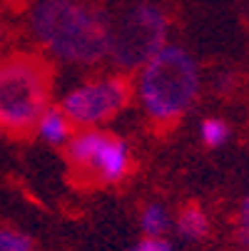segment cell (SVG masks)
Instances as JSON below:
<instances>
[{"instance_id": "obj_1", "label": "cell", "mask_w": 249, "mask_h": 251, "mask_svg": "<svg viewBox=\"0 0 249 251\" xmlns=\"http://www.w3.org/2000/svg\"><path fill=\"white\" fill-rule=\"evenodd\" d=\"M30 27L55 57L95 65L110 52V23L80 0H38Z\"/></svg>"}, {"instance_id": "obj_2", "label": "cell", "mask_w": 249, "mask_h": 251, "mask_svg": "<svg viewBox=\"0 0 249 251\" xmlns=\"http://www.w3.org/2000/svg\"><path fill=\"white\" fill-rule=\"evenodd\" d=\"M197 92L199 67L187 50L177 45H165L139 67L137 97L145 112L160 125L180 120L197 100Z\"/></svg>"}, {"instance_id": "obj_3", "label": "cell", "mask_w": 249, "mask_h": 251, "mask_svg": "<svg viewBox=\"0 0 249 251\" xmlns=\"http://www.w3.org/2000/svg\"><path fill=\"white\" fill-rule=\"evenodd\" d=\"M53 70L43 57L13 55L0 60V127L28 132L48 110Z\"/></svg>"}, {"instance_id": "obj_4", "label": "cell", "mask_w": 249, "mask_h": 251, "mask_svg": "<svg viewBox=\"0 0 249 251\" xmlns=\"http://www.w3.org/2000/svg\"><path fill=\"white\" fill-rule=\"evenodd\" d=\"M167 18L160 8L139 3L110 25V52L122 70H137L165 48Z\"/></svg>"}, {"instance_id": "obj_5", "label": "cell", "mask_w": 249, "mask_h": 251, "mask_svg": "<svg viewBox=\"0 0 249 251\" xmlns=\"http://www.w3.org/2000/svg\"><path fill=\"white\" fill-rule=\"evenodd\" d=\"M127 102L130 82L125 77H108L75 87L62 100V112L73 125L95 127L100 122L112 120Z\"/></svg>"}, {"instance_id": "obj_6", "label": "cell", "mask_w": 249, "mask_h": 251, "mask_svg": "<svg viewBox=\"0 0 249 251\" xmlns=\"http://www.w3.org/2000/svg\"><path fill=\"white\" fill-rule=\"evenodd\" d=\"M130 169V150L122 139L117 137H105L102 147L95 154V162L90 172L100 179V182H120Z\"/></svg>"}, {"instance_id": "obj_7", "label": "cell", "mask_w": 249, "mask_h": 251, "mask_svg": "<svg viewBox=\"0 0 249 251\" xmlns=\"http://www.w3.org/2000/svg\"><path fill=\"white\" fill-rule=\"evenodd\" d=\"M105 137H108L105 132L90 129V127L83 129L75 137H70V145H67V159H70V164H73L75 169H80V172H90V167L95 162V154L102 147Z\"/></svg>"}, {"instance_id": "obj_8", "label": "cell", "mask_w": 249, "mask_h": 251, "mask_svg": "<svg viewBox=\"0 0 249 251\" xmlns=\"http://www.w3.org/2000/svg\"><path fill=\"white\" fill-rule=\"evenodd\" d=\"M38 132L45 142H50V145H62V142L70 139V120L65 117L62 110H53V107H48V110L40 115L38 120Z\"/></svg>"}, {"instance_id": "obj_9", "label": "cell", "mask_w": 249, "mask_h": 251, "mask_svg": "<svg viewBox=\"0 0 249 251\" xmlns=\"http://www.w3.org/2000/svg\"><path fill=\"white\" fill-rule=\"evenodd\" d=\"M177 229H180V234H182L185 239L197 241V239H204V236H207L209 222H207L204 211H202L199 206H187V209H182L180 219H177Z\"/></svg>"}, {"instance_id": "obj_10", "label": "cell", "mask_w": 249, "mask_h": 251, "mask_svg": "<svg viewBox=\"0 0 249 251\" xmlns=\"http://www.w3.org/2000/svg\"><path fill=\"white\" fill-rule=\"evenodd\" d=\"M139 224H142V231H145L147 236H162V231L169 226V217H167L165 206L150 204V206H145V211H142Z\"/></svg>"}, {"instance_id": "obj_11", "label": "cell", "mask_w": 249, "mask_h": 251, "mask_svg": "<svg viewBox=\"0 0 249 251\" xmlns=\"http://www.w3.org/2000/svg\"><path fill=\"white\" fill-rule=\"evenodd\" d=\"M229 137V127L222 120H204L202 122V142L207 147H220Z\"/></svg>"}, {"instance_id": "obj_12", "label": "cell", "mask_w": 249, "mask_h": 251, "mask_svg": "<svg viewBox=\"0 0 249 251\" xmlns=\"http://www.w3.org/2000/svg\"><path fill=\"white\" fill-rule=\"evenodd\" d=\"M0 251H32V241L18 231L0 229Z\"/></svg>"}, {"instance_id": "obj_13", "label": "cell", "mask_w": 249, "mask_h": 251, "mask_svg": "<svg viewBox=\"0 0 249 251\" xmlns=\"http://www.w3.org/2000/svg\"><path fill=\"white\" fill-rule=\"evenodd\" d=\"M132 251H172V249L162 236H145Z\"/></svg>"}, {"instance_id": "obj_14", "label": "cell", "mask_w": 249, "mask_h": 251, "mask_svg": "<svg viewBox=\"0 0 249 251\" xmlns=\"http://www.w3.org/2000/svg\"><path fill=\"white\" fill-rule=\"evenodd\" d=\"M239 226H242V234H244V236H249V194H247V197H244V201H242Z\"/></svg>"}, {"instance_id": "obj_15", "label": "cell", "mask_w": 249, "mask_h": 251, "mask_svg": "<svg viewBox=\"0 0 249 251\" xmlns=\"http://www.w3.org/2000/svg\"><path fill=\"white\" fill-rule=\"evenodd\" d=\"M0 129H3V127H0Z\"/></svg>"}]
</instances>
